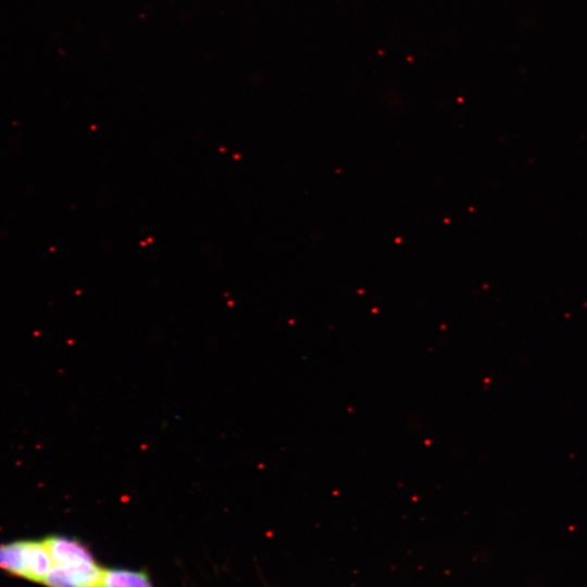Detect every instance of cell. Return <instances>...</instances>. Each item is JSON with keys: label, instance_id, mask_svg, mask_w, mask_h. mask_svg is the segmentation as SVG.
Segmentation results:
<instances>
[{"label": "cell", "instance_id": "obj_1", "mask_svg": "<svg viewBox=\"0 0 587 587\" xmlns=\"http://www.w3.org/2000/svg\"><path fill=\"white\" fill-rule=\"evenodd\" d=\"M51 566L43 538L0 544V570L7 574L43 585Z\"/></svg>", "mask_w": 587, "mask_h": 587}, {"label": "cell", "instance_id": "obj_2", "mask_svg": "<svg viewBox=\"0 0 587 587\" xmlns=\"http://www.w3.org/2000/svg\"><path fill=\"white\" fill-rule=\"evenodd\" d=\"M103 567L97 561L52 564L43 585L47 587H96Z\"/></svg>", "mask_w": 587, "mask_h": 587}, {"label": "cell", "instance_id": "obj_3", "mask_svg": "<svg viewBox=\"0 0 587 587\" xmlns=\"http://www.w3.org/2000/svg\"><path fill=\"white\" fill-rule=\"evenodd\" d=\"M96 587H153V584L143 571L103 567L101 578Z\"/></svg>", "mask_w": 587, "mask_h": 587}]
</instances>
